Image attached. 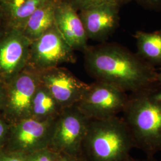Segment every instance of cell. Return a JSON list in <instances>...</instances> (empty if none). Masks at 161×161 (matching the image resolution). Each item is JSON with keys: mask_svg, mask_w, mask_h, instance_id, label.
<instances>
[{"mask_svg": "<svg viewBox=\"0 0 161 161\" xmlns=\"http://www.w3.org/2000/svg\"><path fill=\"white\" fill-rule=\"evenodd\" d=\"M156 86L132 93L122 112L134 147L149 157L161 152V90Z\"/></svg>", "mask_w": 161, "mask_h": 161, "instance_id": "2", "label": "cell"}, {"mask_svg": "<svg viewBox=\"0 0 161 161\" xmlns=\"http://www.w3.org/2000/svg\"><path fill=\"white\" fill-rule=\"evenodd\" d=\"M41 83L46 86L62 109L78 103L89 84L79 80L69 70L60 66L40 72Z\"/></svg>", "mask_w": 161, "mask_h": 161, "instance_id": "10", "label": "cell"}, {"mask_svg": "<svg viewBox=\"0 0 161 161\" xmlns=\"http://www.w3.org/2000/svg\"><path fill=\"white\" fill-rule=\"evenodd\" d=\"M69 156L65 155H61L58 159V161H69Z\"/></svg>", "mask_w": 161, "mask_h": 161, "instance_id": "25", "label": "cell"}, {"mask_svg": "<svg viewBox=\"0 0 161 161\" xmlns=\"http://www.w3.org/2000/svg\"><path fill=\"white\" fill-rule=\"evenodd\" d=\"M55 4L56 0H47L29 17L23 33L31 42L40 37L55 25Z\"/></svg>", "mask_w": 161, "mask_h": 161, "instance_id": "14", "label": "cell"}, {"mask_svg": "<svg viewBox=\"0 0 161 161\" xmlns=\"http://www.w3.org/2000/svg\"><path fill=\"white\" fill-rule=\"evenodd\" d=\"M40 84V72L29 66L6 84V102L1 112L9 124L31 117L33 99Z\"/></svg>", "mask_w": 161, "mask_h": 161, "instance_id": "5", "label": "cell"}, {"mask_svg": "<svg viewBox=\"0 0 161 161\" xmlns=\"http://www.w3.org/2000/svg\"><path fill=\"white\" fill-rule=\"evenodd\" d=\"M88 74L125 92H139L158 84V72L137 53L117 44L88 47L84 52Z\"/></svg>", "mask_w": 161, "mask_h": 161, "instance_id": "1", "label": "cell"}, {"mask_svg": "<svg viewBox=\"0 0 161 161\" xmlns=\"http://www.w3.org/2000/svg\"><path fill=\"white\" fill-rule=\"evenodd\" d=\"M55 25L75 50L85 52L88 40L78 12L64 0H56Z\"/></svg>", "mask_w": 161, "mask_h": 161, "instance_id": "12", "label": "cell"}, {"mask_svg": "<svg viewBox=\"0 0 161 161\" xmlns=\"http://www.w3.org/2000/svg\"><path fill=\"white\" fill-rule=\"evenodd\" d=\"M128 99L127 92L111 84L96 81L75 106L90 119L102 120L123 112Z\"/></svg>", "mask_w": 161, "mask_h": 161, "instance_id": "7", "label": "cell"}, {"mask_svg": "<svg viewBox=\"0 0 161 161\" xmlns=\"http://www.w3.org/2000/svg\"><path fill=\"white\" fill-rule=\"evenodd\" d=\"M134 147L122 118L90 119L82 147L84 161H125Z\"/></svg>", "mask_w": 161, "mask_h": 161, "instance_id": "3", "label": "cell"}, {"mask_svg": "<svg viewBox=\"0 0 161 161\" xmlns=\"http://www.w3.org/2000/svg\"><path fill=\"white\" fill-rule=\"evenodd\" d=\"M55 119L39 121L31 117L10 124L8 152L28 155L49 148Z\"/></svg>", "mask_w": 161, "mask_h": 161, "instance_id": "8", "label": "cell"}, {"mask_svg": "<svg viewBox=\"0 0 161 161\" xmlns=\"http://www.w3.org/2000/svg\"><path fill=\"white\" fill-rule=\"evenodd\" d=\"M157 82L161 86V71L160 72H158L157 75Z\"/></svg>", "mask_w": 161, "mask_h": 161, "instance_id": "26", "label": "cell"}, {"mask_svg": "<svg viewBox=\"0 0 161 161\" xmlns=\"http://www.w3.org/2000/svg\"><path fill=\"white\" fill-rule=\"evenodd\" d=\"M74 50L54 25L40 37L31 42L27 66L40 72L76 62Z\"/></svg>", "mask_w": 161, "mask_h": 161, "instance_id": "6", "label": "cell"}, {"mask_svg": "<svg viewBox=\"0 0 161 161\" xmlns=\"http://www.w3.org/2000/svg\"><path fill=\"white\" fill-rule=\"evenodd\" d=\"M138 55L153 66H161V30L137 31L134 35Z\"/></svg>", "mask_w": 161, "mask_h": 161, "instance_id": "16", "label": "cell"}, {"mask_svg": "<svg viewBox=\"0 0 161 161\" xmlns=\"http://www.w3.org/2000/svg\"><path fill=\"white\" fill-rule=\"evenodd\" d=\"M6 98V84L0 80V111H1L5 104Z\"/></svg>", "mask_w": 161, "mask_h": 161, "instance_id": "22", "label": "cell"}, {"mask_svg": "<svg viewBox=\"0 0 161 161\" xmlns=\"http://www.w3.org/2000/svg\"><path fill=\"white\" fill-rule=\"evenodd\" d=\"M149 158L148 159H146V160H138V159L133 158L130 155L127 158V159L125 161H157L155 160V159H153L152 158V157H149Z\"/></svg>", "mask_w": 161, "mask_h": 161, "instance_id": "24", "label": "cell"}, {"mask_svg": "<svg viewBox=\"0 0 161 161\" xmlns=\"http://www.w3.org/2000/svg\"><path fill=\"white\" fill-rule=\"evenodd\" d=\"M72 6L76 11L86 9L90 7L104 4H116L124 6L132 0H64Z\"/></svg>", "mask_w": 161, "mask_h": 161, "instance_id": "17", "label": "cell"}, {"mask_svg": "<svg viewBox=\"0 0 161 161\" xmlns=\"http://www.w3.org/2000/svg\"><path fill=\"white\" fill-rule=\"evenodd\" d=\"M121 7L108 3L79 11L88 39L100 42L108 39L119 26Z\"/></svg>", "mask_w": 161, "mask_h": 161, "instance_id": "11", "label": "cell"}, {"mask_svg": "<svg viewBox=\"0 0 161 161\" xmlns=\"http://www.w3.org/2000/svg\"><path fill=\"white\" fill-rule=\"evenodd\" d=\"M4 153V152L3 151L2 149H0V156L3 155V153Z\"/></svg>", "mask_w": 161, "mask_h": 161, "instance_id": "27", "label": "cell"}, {"mask_svg": "<svg viewBox=\"0 0 161 161\" xmlns=\"http://www.w3.org/2000/svg\"><path fill=\"white\" fill-rule=\"evenodd\" d=\"M60 156L50 148H46L26 155L25 161H58Z\"/></svg>", "mask_w": 161, "mask_h": 161, "instance_id": "18", "label": "cell"}, {"mask_svg": "<svg viewBox=\"0 0 161 161\" xmlns=\"http://www.w3.org/2000/svg\"><path fill=\"white\" fill-rule=\"evenodd\" d=\"M47 0H0V13L7 29L23 31L32 13Z\"/></svg>", "mask_w": 161, "mask_h": 161, "instance_id": "13", "label": "cell"}, {"mask_svg": "<svg viewBox=\"0 0 161 161\" xmlns=\"http://www.w3.org/2000/svg\"><path fill=\"white\" fill-rule=\"evenodd\" d=\"M31 42L22 31L6 30L0 38V80L7 84L27 66Z\"/></svg>", "mask_w": 161, "mask_h": 161, "instance_id": "9", "label": "cell"}, {"mask_svg": "<svg viewBox=\"0 0 161 161\" xmlns=\"http://www.w3.org/2000/svg\"><path fill=\"white\" fill-rule=\"evenodd\" d=\"M90 120L75 105L63 109L54 121L49 148L61 155L82 158V144Z\"/></svg>", "mask_w": 161, "mask_h": 161, "instance_id": "4", "label": "cell"}, {"mask_svg": "<svg viewBox=\"0 0 161 161\" xmlns=\"http://www.w3.org/2000/svg\"><path fill=\"white\" fill-rule=\"evenodd\" d=\"M7 29V28L6 26V23L4 22V20L0 13V38L4 34Z\"/></svg>", "mask_w": 161, "mask_h": 161, "instance_id": "23", "label": "cell"}, {"mask_svg": "<svg viewBox=\"0 0 161 161\" xmlns=\"http://www.w3.org/2000/svg\"><path fill=\"white\" fill-rule=\"evenodd\" d=\"M10 124L0 115V149L4 146L7 142L9 135Z\"/></svg>", "mask_w": 161, "mask_h": 161, "instance_id": "19", "label": "cell"}, {"mask_svg": "<svg viewBox=\"0 0 161 161\" xmlns=\"http://www.w3.org/2000/svg\"><path fill=\"white\" fill-rule=\"evenodd\" d=\"M62 109L56 100L40 81L33 99L31 118L39 121L55 119Z\"/></svg>", "mask_w": 161, "mask_h": 161, "instance_id": "15", "label": "cell"}, {"mask_svg": "<svg viewBox=\"0 0 161 161\" xmlns=\"http://www.w3.org/2000/svg\"><path fill=\"white\" fill-rule=\"evenodd\" d=\"M26 155L16 152H4L0 156V161H25Z\"/></svg>", "mask_w": 161, "mask_h": 161, "instance_id": "21", "label": "cell"}, {"mask_svg": "<svg viewBox=\"0 0 161 161\" xmlns=\"http://www.w3.org/2000/svg\"><path fill=\"white\" fill-rule=\"evenodd\" d=\"M138 4L146 9L154 11H161V0H134Z\"/></svg>", "mask_w": 161, "mask_h": 161, "instance_id": "20", "label": "cell"}]
</instances>
